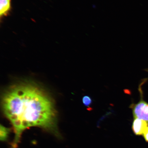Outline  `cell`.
<instances>
[{
    "label": "cell",
    "instance_id": "obj_1",
    "mask_svg": "<svg viewBox=\"0 0 148 148\" xmlns=\"http://www.w3.org/2000/svg\"><path fill=\"white\" fill-rule=\"evenodd\" d=\"M3 113L10 122L15 136L12 148H16L26 130L38 127L60 137L54 102L36 83L24 81L11 86L3 94Z\"/></svg>",
    "mask_w": 148,
    "mask_h": 148
},
{
    "label": "cell",
    "instance_id": "obj_2",
    "mask_svg": "<svg viewBox=\"0 0 148 148\" xmlns=\"http://www.w3.org/2000/svg\"><path fill=\"white\" fill-rule=\"evenodd\" d=\"M133 116L135 119L144 120L148 124V103L141 100L132 106Z\"/></svg>",
    "mask_w": 148,
    "mask_h": 148
},
{
    "label": "cell",
    "instance_id": "obj_3",
    "mask_svg": "<svg viewBox=\"0 0 148 148\" xmlns=\"http://www.w3.org/2000/svg\"><path fill=\"white\" fill-rule=\"evenodd\" d=\"M148 123L144 120L139 119H135L133 121L132 130L136 136L143 135L144 131L147 127Z\"/></svg>",
    "mask_w": 148,
    "mask_h": 148
},
{
    "label": "cell",
    "instance_id": "obj_4",
    "mask_svg": "<svg viewBox=\"0 0 148 148\" xmlns=\"http://www.w3.org/2000/svg\"><path fill=\"white\" fill-rule=\"evenodd\" d=\"M0 15L1 17L8 14L11 9V0H0Z\"/></svg>",
    "mask_w": 148,
    "mask_h": 148
},
{
    "label": "cell",
    "instance_id": "obj_5",
    "mask_svg": "<svg viewBox=\"0 0 148 148\" xmlns=\"http://www.w3.org/2000/svg\"><path fill=\"white\" fill-rule=\"evenodd\" d=\"M0 138L3 141H5L7 140L10 133V129L1 125L0 129Z\"/></svg>",
    "mask_w": 148,
    "mask_h": 148
},
{
    "label": "cell",
    "instance_id": "obj_6",
    "mask_svg": "<svg viewBox=\"0 0 148 148\" xmlns=\"http://www.w3.org/2000/svg\"><path fill=\"white\" fill-rule=\"evenodd\" d=\"M82 102L83 104L87 107H90L92 102V99L88 96H85L83 97Z\"/></svg>",
    "mask_w": 148,
    "mask_h": 148
},
{
    "label": "cell",
    "instance_id": "obj_7",
    "mask_svg": "<svg viewBox=\"0 0 148 148\" xmlns=\"http://www.w3.org/2000/svg\"><path fill=\"white\" fill-rule=\"evenodd\" d=\"M143 138L145 141L148 143V127L146 129L143 134Z\"/></svg>",
    "mask_w": 148,
    "mask_h": 148
}]
</instances>
